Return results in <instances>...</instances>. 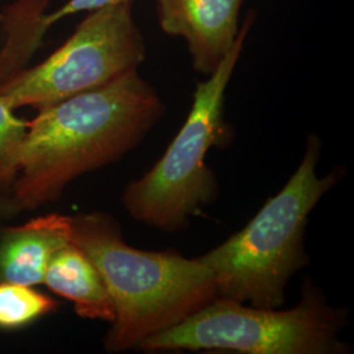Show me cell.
Wrapping results in <instances>:
<instances>
[{
  "label": "cell",
  "mask_w": 354,
  "mask_h": 354,
  "mask_svg": "<svg viewBox=\"0 0 354 354\" xmlns=\"http://www.w3.org/2000/svg\"><path fill=\"white\" fill-rule=\"evenodd\" d=\"M59 304L33 286L0 282V330H20L55 313Z\"/></svg>",
  "instance_id": "cell-11"
},
{
  "label": "cell",
  "mask_w": 354,
  "mask_h": 354,
  "mask_svg": "<svg viewBox=\"0 0 354 354\" xmlns=\"http://www.w3.org/2000/svg\"><path fill=\"white\" fill-rule=\"evenodd\" d=\"M146 59V44L131 4L89 12L74 35L44 62L26 67L0 84V97L13 111L42 109L79 93L100 88Z\"/></svg>",
  "instance_id": "cell-6"
},
{
  "label": "cell",
  "mask_w": 354,
  "mask_h": 354,
  "mask_svg": "<svg viewBox=\"0 0 354 354\" xmlns=\"http://www.w3.org/2000/svg\"><path fill=\"white\" fill-rule=\"evenodd\" d=\"M134 0H68L64 6L53 13L44 12L48 0H19L16 7V20L19 28V36L30 53H36L42 44L45 33L50 26L64 17L76 13L92 12L109 6L117 4H133Z\"/></svg>",
  "instance_id": "cell-10"
},
{
  "label": "cell",
  "mask_w": 354,
  "mask_h": 354,
  "mask_svg": "<svg viewBox=\"0 0 354 354\" xmlns=\"http://www.w3.org/2000/svg\"><path fill=\"white\" fill-rule=\"evenodd\" d=\"M165 112L138 70L38 109L20 147L13 203L30 212L58 201L71 181L134 150Z\"/></svg>",
  "instance_id": "cell-1"
},
{
  "label": "cell",
  "mask_w": 354,
  "mask_h": 354,
  "mask_svg": "<svg viewBox=\"0 0 354 354\" xmlns=\"http://www.w3.org/2000/svg\"><path fill=\"white\" fill-rule=\"evenodd\" d=\"M28 121L19 118L0 97V192L10 193L17 176V162Z\"/></svg>",
  "instance_id": "cell-12"
},
{
  "label": "cell",
  "mask_w": 354,
  "mask_h": 354,
  "mask_svg": "<svg viewBox=\"0 0 354 354\" xmlns=\"http://www.w3.org/2000/svg\"><path fill=\"white\" fill-rule=\"evenodd\" d=\"M348 310L330 306L317 285L306 279L302 297L290 310L247 306L223 298L183 323L146 339L145 352L221 351L244 354H345L340 333Z\"/></svg>",
  "instance_id": "cell-5"
},
{
  "label": "cell",
  "mask_w": 354,
  "mask_h": 354,
  "mask_svg": "<svg viewBox=\"0 0 354 354\" xmlns=\"http://www.w3.org/2000/svg\"><path fill=\"white\" fill-rule=\"evenodd\" d=\"M71 241L97 268L113 301V322L104 339L108 353L138 349L218 297L213 274L203 263L180 253L130 247L112 215L71 216Z\"/></svg>",
  "instance_id": "cell-2"
},
{
  "label": "cell",
  "mask_w": 354,
  "mask_h": 354,
  "mask_svg": "<svg viewBox=\"0 0 354 354\" xmlns=\"http://www.w3.org/2000/svg\"><path fill=\"white\" fill-rule=\"evenodd\" d=\"M322 142L310 136L301 165L248 225L212 251L196 257L214 279L218 298L279 308L294 273L308 266L304 235L308 216L345 171L317 176Z\"/></svg>",
  "instance_id": "cell-3"
},
{
  "label": "cell",
  "mask_w": 354,
  "mask_h": 354,
  "mask_svg": "<svg viewBox=\"0 0 354 354\" xmlns=\"http://www.w3.org/2000/svg\"><path fill=\"white\" fill-rule=\"evenodd\" d=\"M70 241L68 215H41L21 226L0 225V282L42 285L53 254Z\"/></svg>",
  "instance_id": "cell-8"
},
{
  "label": "cell",
  "mask_w": 354,
  "mask_h": 354,
  "mask_svg": "<svg viewBox=\"0 0 354 354\" xmlns=\"http://www.w3.org/2000/svg\"><path fill=\"white\" fill-rule=\"evenodd\" d=\"M21 212L13 203L12 197L10 193L0 192V223H4L7 221H11L15 216L20 214Z\"/></svg>",
  "instance_id": "cell-13"
},
{
  "label": "cell",
  "mask_w": 354,
  "mask_h": 354,
  "mask_svg": "<svg viewBox=\"0 0 354 354\" xmlns=\"http://www.w3.org/2000/svg\"><path fill=\"white\" fill-rule=\"evenodd\" d=\"M165 35L185 39L193 68L210 75L234 48L243 0H155Z\"/></svg>",
  "instance_id": "cell-7"
},
{
  "label": "cell",
  "mask_w": 354,
  "mask_h": 354,
  "mask_svg": "<svg viewBox=\"0 0 354 354\" xmlns=\"http://www.w3.org/2000/svg\"><path fill=\"white\" fill-rule=\"evenodd\" d=\"M42 285L74 304L77 317L113 322V301L100 272L73 241L53 254Z\"/></svg>",
  "instance_id": "cell-9"
},
{
  "label": "cell",
  "mask_w": 354,
  "mask_h": 354,
  "mask_svg": "<svg viewBox=\"0 0 354 354\" xmlns=\"http://www.w3.org/2000/svg\"><path fill=\"white\" fill-rule=\"evenodd\" d=\"M253 21L254 13H248L234 48L197 84L189 114L165 155L149 172L127 184L121 203L136 221L165 232H178L188 226L190 216L214 203L219 187L205 159L213 146H222L226 140V91Z\"/></svg>",
  "instance_id": "cell-4"
}]
</instances>
